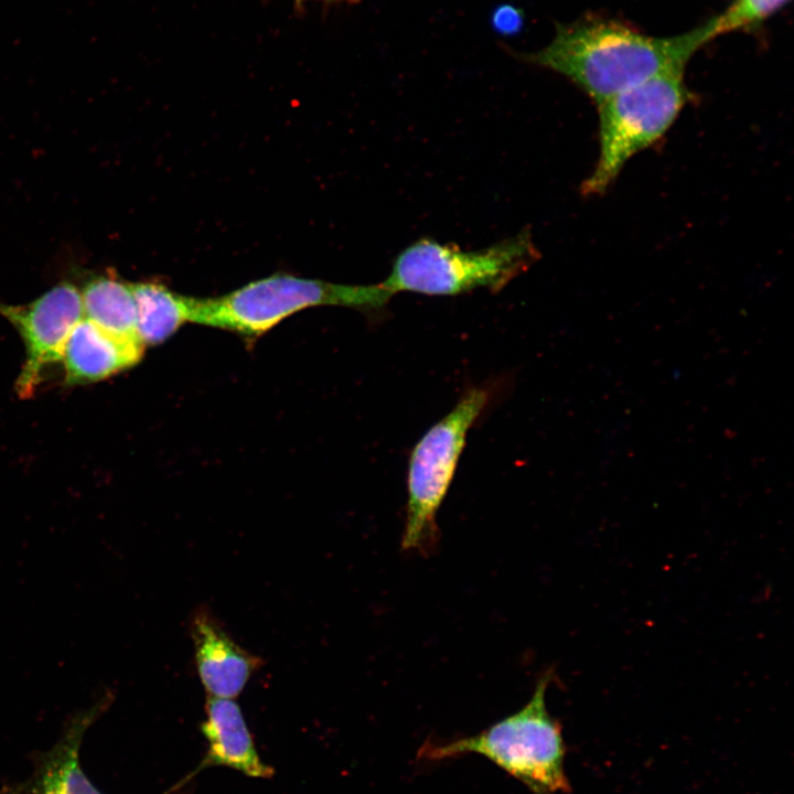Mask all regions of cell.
<instances>
[{
    "label": "cell",
    "mask_w": 794,
    "mask_h": 794,
    "mask_svg": "<svg viewBox=\"0 0 794 794\" xmlns=\"http://www.w3.org/2000/svg\"><path fill=\"white\" fill-rule=\"evenodd\" d=\"M112 697L106 691L92 706L75 712L56 743L36 757L30 777L4 787L1 794H104L83 771L79 749L85 732L107 710Z\"/></svg>",
    "instance_id": "cell-8"
},
{
    "label": "cell",
    "mask_w": 794,
    "mask_h": 794,
    "mask_svg": "<svg viewBox=\"0 0 794 794\" xmlns=\"http://www.w3.org/2000/svg\"><path fill=\"white\" fill-rule=\"evenodd\" d=\"M521 22L519 12L511 7L501 8L494 14V25L502 32H514Z\"/></svg>",
    "instance_id": "cell-15"
},
{
    "label": "cell",
    "mask_w": 794,
    "mask_h": 794,
    "mask_svg": "<svg viewBox=\"0 0 794 794\" xmlns=\"http://www.w3.org/2000/svg\"><path fill=\"white\" fill-rule=\"evenodd\" d=\"M190 634L196 670L208 697L236 698L264 664L238 645L205 607L194 610Z\"/></svg>",
    "instance_id": "cell-9"
},
{
    "label": "cell",
    "mask_w": 794,
    "mask_h": 794,
    "mask_svg": "<svg viewBox=\"0 0 794 794\" xmlns=\"http://www.w3.org/2000/svg\"><path fill=\"white\" fill-rule=\"evenodd\" d=\"M713 36L715 18L672 37H652L614 21L586 19L558 26L554 40L528 60L564 75L598 105L661 73L685 68Z\"/></svg>",
    "instance_id": "cell-1"
},
{
    "label": "cell",
    "mask_w": 794,
    "mask_h": 794,
    "mask_svg": "<svg viewBox=\"0 0 794 794\" xmlns=\"http://www.w3.org/2000/svg\"><path fill=\"white\" fill-rule=\"evenodd\" d=\"M206 718L201 725L208 748L197 766L232 768L251 777H271L272 766L264 763L256 750L242 709L233 699L207 697Z\"/></svg>",
    "instance_id": "cell-11"
},
{
    "label": "cell",
    "mask_w": 794,
    "mask_h": 794,
    "mask_svg": "<svg viewBox=\"0 0 794 794\" xmlns=\"http://www.w3.org/2000/svg\"><path fill=\"white\" fill-rule=\"evenodd\" d=\"M786 0H737L722 15L716 19V35L749 26L776 9Z\"/></svg>",
    "instance_id": "cell-14"
},
{
    "label": "cell",
    "mask_w": 794,
    "mask_h": 794,
    "mask_svg": "<svg viewBox=\"0 0 794 794\" xmlns=\"http://www.w3.org/2000/svg\"><path fill=\"white\" fill-rule=\"evenodd\" d=\"M490 398L485 387L466 390L414 447L407 472L404 550L427 554L436 546L439 539L437 513L452 483L468 432Z\"/></svg>",
    "instance_id": "cell-6"
},
{
    "label": "cell",
    "mask_w": 794,
    "mask_h": 794,
    "mask_svg": "<svg viewBox=\"0 0 794 794\" xmlns=\"http://www.w3.org/2000/svg\"><path fill=\"white\" fill-rule=\"evenodd\" d=\"M393 296L382 282L343 285L276 273L216 298H191L189 322L259 336L304 309L340 305L377 310Z\"/></svg>",
    "instance_id": "cell-3"
},
{
    "label": "cell",
    "mask_w": 794,
    "mask_h": 794,
    "mask_svg": "<svg viewBox=\"0 0 794 794\" xmlns=\"http://www.w3.org/2000/svg\"><path fill=\"white\" fill-rule=\"evenodd\" d=\"M347 1H354V0H347Z\"/></svg>",
    "instance_id": "cell-16"
},
{
    "label": "cell",
    "mask_w": 794,
    "mask_h": 794,
    "mask_svg": "<svg viewBox=\"0 0 794 794\" xmlns=\"http://www.w3.org/2000/svg\"><path fill=\"white\" fill-rule=\"evenodd\" d=\"M81 297L85 319L115 336L141 343L131 283L100 275L84 285Z\"/></svg>",
    "instance_id": "cell-12"
},
{
    "label": "cell",
    "mask_w": 794,
    "mask_h": 794,
    "mask_svg": "<svg viewBox=\"0 0 794 794\" xmlns=\"http://www.w3.org/2000/svg\"><path fill=\"white\" fill-rule=\"evenodd\" d=\"M131 291L137 309L141 343L157 345L189 322L191 297L179 294L159 282H135Z\"/></svg>",
    "instance_id": "cell-13"
},
{
    "label": "cell",
    "mask_w": 794,
    "mask_h": 794,
    "mask_svg": "<svg viewBox=\"0 0 794 794\" xmlns=\"http://www.w3.org/2000/svg\"><path fill=\"white\" fill-rule=\"evenodd\" d=\"M689 98L684 68H674L598 104L599 155L582 193H604L632 157L669 130Z\"/></svg>",
    "instance_id": "cell-5"
},
{
    "label": "cell",
    "mask_w": 794,
    "mask_h": 794,
    "mask_svg": "<svg viewBox=\"0 0 794 794\" xmlns=\"http://www.w3.org/2000/svg\"><path fill=\"white\" fill-rule=\"evenodd\" d=\"M0 314L23 340L26 358L17 391L22 398L32 397L43 371L60 362L69 333L84 318L81 291L73 283L62 282L30 303L0 304Z\"/></svg>",
    "instance_id": "cell-7"
},
{
    "label": "cell",
    "mask_w": 794,
    "mask_h": 794,
    "mask_svg": "<svg viewBox=\"0 0 794 794\" xmlns=\"http://www.w3.org/2000/svg\"><path fill=\"white\" fill-rule=\"evenodd\" d=\"M143 351L141 343L115 336L83 318L63 347L64 382L78 385L108 378L136 365Z\"/></svg>",
    "instance_id": "cell-10"
},
{
    "label": "cell",
    "mask_w": 794,
    "mask_h": 794,
    "mask_svg": "<svg viewBox=\"0 0 794 794\" xmlns=\"http://www.w3.org/2000/svg\"><path fill=\"white\" fill-rule=\"evenodd\" d=\"M550 680V673H546L537 682L530 699L513 715L474 736L449 742L426 741L418 755L436 761L475 753L517 779L534 794L570 791L561 727L546 705Z\"/></svg>",
    "instance_id": "cell-2"
},
{
    "label": "cell",
    "mask_w": 794,
    "mask_h": 794,
    "mask_svg": "<svg viewBox=\"0 0 794 794\" xmlns=\"http://www.w3.org/2000/svg\"><path fill=\"white\" fill-rule=\"evenodd\" d=\"M538 257L528 228L478 250L420 238L397 255L382 285L393 294L457 296L479 288L500 291Z\"/></svg>",
    "instance_id": "cell-4"
}]
</instances>
